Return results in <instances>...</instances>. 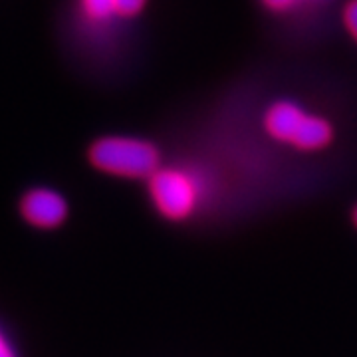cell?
<instances>
[{"mask_svg": "<svg viewBox=\"0 0 357 357\" xmlns=\"http://www.w3.org/2000/svg\"><path fill=\"white\" fill-rule=\"evenodd\" d=\"M20 213L26 222L44 230L58 229L68 218V203L54 189L36 187L28 191L20 201Z\"/></svg>", "mask_w": 357, "mask_h": 357, "instance_id": "cell-3", "label": "cell"}, {"mask_svg": "<svg viewBox=\"0 0 357 357\" xmlns=\"http://www.w3.org/2000/svg\"><path fill=\"white\" fill-rule=\"evenodd\" d=\"M354 222H356V227H357V206L354 208Z\"/></svg>", "mask_w": 357, "mask_h": 357, "instance_id": "cell-11", "label": "cell"}, {"mask_svg": "<svg viewBox=\"0 0 357 357\" xmlns=\"http://www.w3.org/2000/svg\"><path fill=\"white\" fill-rule=\"evenodd\" d=\"M342 20H344L345 30L347 34L354 38L357 44V0H347L344 6V13H342Z\"/></svg>", "mask_w": 357, "mask_h": 357, "instance_id": "cell-8", "label": "cell"}, {"mask_svg": "<svg viewBox=\"0 0 357 357\" xmlns=\"http://www.w3.org/2000/svg\"><path fill=\"white\" fill-rule=\"evenodd\" d=\"M306 112L298 103L280 100V102L272 103L264 112L262 126L270 139L292 145L294 137L302 126V121L306 119Z\"/></svg>", "mask_w": 357, "mask_h": 357, "instance_id": "cell-4", "label": "cell"}, {"mask_svg": "<svg viewBox=\"0 0 357 357\" xmlns=\"http://www.w3.org/2000/svg\"><path fill=\"white\" fill-rule=\"evenodd\" d=\"M333 137H335L333 126L326 117L307 114L306 119L302 121V126L298 129L296 137H294L292 147L298 151H304V153L321 151L332 143Z\"/></svg>", "mask_w": 357, "mask_h": 357, "instance_id": "cell-5", "label": "cell"}, {"mask_svg": "<svg viewBox=\"0 0 357 357\" xmlns=\"http://www.w3.org/2000/svg\"><path fill=\"white\" fill-rule=\"evenodd\" d=\"M270 13H290L302 0H260Z\"/></svg>", "mask_w": 357, "mask_h": 357, "instance_id": "cell-9", "label": "cell"}, {"mask_svg": "<svg viewBox=\"0 0 357 357\" xmlns=\"http://www.w3.org/2000/svg\"><path fill=\"white\" fill-rule=\"evenodd\" d=\"M0 357H18L13 342L8 340V335L4 333L2 328H0Z\"/></svg>", "mask_w": 357, "mask_h": 357, "instance_id": "cell-10", "label": "cell"}, {"mask_svg": "<svg viewBox=\"0 0 357 357\" xmlns=\"http://www.w3.org/2000/svg\"><path fill=\"white\" fill-rule=\"evenodd\" d=\"M147 187L155 211L173 222L191 218L203 203L201 178L183 167L161 165L147 178Z\"/></svg>", "mask_w": 357, "mask_h": 357, "instance_id": "cell-2", "label": "cell"}, {"mask_svg": "<svg viewBox=\"0 0 357 357\" xmlns=\"http://www.w3.org/2000/svg\"><path fill=\"white\" fill-rule=\"evenodd\" d=\"M84 16L93 24H103L109 22L117 16L115 10V0H77Z\"/></svg>", "mask_w": 357, "mask_h": 357, "instance_id": "cell-6", "label": "cell"}, {"mask_svg": "<svg viewBox=\"0 0 357 357\" xmlns=\"http://www.w3.org/2000/svg\"><path fill=\"white\" fill-rule=\"evenodd\" d=\"M89 163L105 175L121 178H149L161 167L159 147L141 137L105 135L91 143Z\"/></svg>", "mask_w": 357, "mask_h": 357, "instance_id": "cell-1", "label": "cell"}, {"mask_svg": "<svg viewBox=\"0 0 357 357\" xmlns=\"http://www.w3.org/2000/svg\"><path fill=\"white\" fill-rule=\"evenodd\" d=\"M145 6H147V0H115L117 18H126V20L139 16Z\"/></svg>", "mask_w": 357, "mask_h": 357, "instance_id": "cell-7", "label": "cell"}]
</instances>
